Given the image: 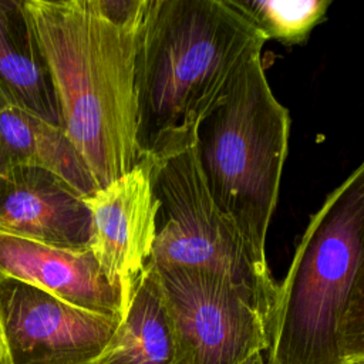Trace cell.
Returning a JSON list of instances; mask_svg holds the SVG:
<instances>
[{
  "instance_id": "cell-16",
  "label": "cell",
  "mask_w": 364,
  "mask_h": 364,
  "mask_svg": "<svg viewBox=\"0 0 364 364\" xmlns=\"http://www.w3.org/2000/svg\"><path fill=\"white\" fill-rule=\"evenodd\" d=\"M239 364H266V357L264 353H255L249 357H246L243 361H240Z\"/></svg>"
},
{
  "instance_id": "cell-14",
  "label": "cell",
  "mask_w": 364,
  "mask_h": 364,
  "mask_svg": "<svg viewBox=\"0 0 364 364\" xmlns=\"http://www.w3.org/2000/svg\"><path fill=\"white\" fill-rule=\"evenodd\" d=\"M264 37L283 44H301L324 18L328 0H229Z\"/></svg>"
},
{
  "instance_id": "cell-7",
  "label": "cell",
  "mask_w": 364,
  "mask_h": 364,
  "mask_svg": "<svg viewBox=\"0 0 364 364\" xmlns=\"http://www.w3.org/2000/svg\"><path fill=\"white\" fill-rule=\"evenodd\" d=\"M119 320L0 279V364H94Z\"/></svg>"
},
{
  "instance_id": "cell-12",
  "label": "cell",
  "mask_w": 364,
  "mask_h": 364,
  "mask_svg": "<svg viewBox=\"0 0 364 364\" xmlns=\"http://www.w3.org/2000/svg\"><path fill=\"white\" fill-rule=\"evenodd\" d=\"M0 90L16 104L61 127L55 91L24 0H0Z\"/></svg>"
},
{
  "instance_id": "cell-2",
  "label": "cell",
  "mask_w": 364,
  "mask_h": 364,
  "mask_svg": "<svg viewBox=\"0 0 364 364\" xmlns=\"http://www.w3.org/2000/svg\"><path fill=\"white\" fill-rule=\"evenodd\" d=\"M266 41L229 0H148L135 68L141 158L193 142L199 121Z\"/></svg>"
},
{
  "instance_id": "cell-11",
  "label": "cell",
  "mask_w": 364,
  "mask_h": 364,
  "mask_svg": "<svg viewBox=\"0 0 364 364\" xmlns=\"http://www.w3.org/2000/svg\"><path fill=\"white\" fill-rule=\"evenodd\" d=\"M16 166L47 169L82 196L98 189L64 128L16 104L0 90V173Z\"/></svg>"
},
{
  "instance_id": "cell-10",
  "label": "cell",
  "mask_w": 364,
  "mask_h": 364,
  "mask_svg": "<svg viewBox=\"0 0 364 364\" xmlns=\"http://www.w3.org/2000/svg\"><path fill=\"white\" fill-rule=\"evenodd\" d=\"M0 279L38 287L73 306L121 321L122 293L88 247H61L0 232Z\"/></svg>"
},
{
  "instance_id": "cell-13",
  "label": "cell",
  "mask_w": 364,
  "mask_h": 364,
  "mask_svg": "<svg viewBox=\"0 0 364 364\" xmlns=\"http://www.w3.org/2000/svg\"><path fill=\"white\" fill-rule=\"evenodd\" d=\"M94 364H179L169 318L148 264L111 341Z\"/></svg>"
},
{
  "instance_id": "cell-4",
  "label": "cell",
  "mask_w": 364,
  "mask_h": 364,
  "mask_svg": "<svg viewBox=\"0 0 364 364\" xmlns=\"http://www.w3.org/2000/svg\"><path fill=\"white\" fill-rule=\"evenodd\" d=\"M364 266V159L310 216L279 282L266 364H343L340 323Z\"/></svg>"
},
{
  "instance_id": "cell-8",
  "label": "cell",
  "mask_w": 364,
  "mask_h": 364,
  "mask_svg": "<svg viewBox=\"0 0 364 364\" xmlns=\"http://www.w3.org/2000/svg\"><path fill=\"white\" fill-rule=\"evenodd\" d=\"M91 216L88 249L125 300L145 270L154 242L156 200L145 158L122 176L82 196Z\"/></svg>"
},
{
  "instance_id": "cell-3",
  "label": "cell",
  "mask_w": 364,
  "mask_h": 364,
  "mask_svg": "<svg viewBox=\"0 0 364 364\" xmlns=\"http://www.w3.org/2000/svg\"><path fill=\"white\" fill-rule=\"evenodd\" d=\"M289 135L290 114L270 88L262 54L242 65L195 131V154L206 188L262 269H269L266 237Z\"/></svg>"
},
{
  "instance_id": "cell-5",
  "label": "cell",
  "mask_w": 364,
  "mask_h": 364,
  "mask_svg": "<svg viewBox=\"0 0 364 364\" xmlns=\"http://www.w3.org/2000/svg\"><path fill=\"white\" fill-rule=\"evenodd\" d=\"M142 158L149 164L156 200L148 263L216 272L276 306L279 283L270 269L256 263L237 229L215 205L196 161L195 141Z\"/></svg>"
},
{
  "instance_id": "cell-15",
  "label": "cell",
  "mask_w": 364,
  "mask_h": 364,
  "mask_svg": "<svg viewBox=\"0 0 364 364\" xmlns=\"http://www.w3.org/2000/svg\"><path fill=\"white\" fill-rule=\"evenodd\" d=\"M338 336L343 364H364V266L350 294Z\"/></svg>"
},
{
  "instance_id": "cell-9",
  "label": "cell",
  "mask_w": 364,
  "mask_h": 364,
  "mask_svg": "<svg viewBox=\"0 0 364 364\" xmlns=\"http://www.w3.org/2000/svg\"><path fill=\"white\" fill-rule=\"evenodd\" d=\"M0 232L61 247H88L91 216L82 195L37 166L0 173Z\"/></svg>"
},
{
  "instance_id": "cell-6",
  "label": "cell",
  "mask_w": 364,
  "mask_h": 364,
  "mask_svg": "<svg viewBox=\"0 0 364 364\" xmlns=\"http://www.w3.org/2000/svg\"><path fill=\"white\" fill-rule=\"evenodd\" d=\"M173 334L179 364H239L269 350L274 304L228 276L148 263Z\"/></svg>"
},
{
  "instance_id": "cell-1",
  "label": "cell",
  "mask_w": 364,
  "mask_h": 364,
  "mask_svg": "<svg viewBox=\"0 0 364 364\" xmlns=\"http://www.w3.org/2000/svg\"><path fill=\"white\" fill-rule=\"evenodd\" d=\"M24 6L48 67L61 127L102 188L141 159L135 68L144 20L117 23L98 0H24Z\"/></svg>"
}]
</instances>
